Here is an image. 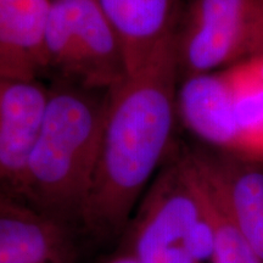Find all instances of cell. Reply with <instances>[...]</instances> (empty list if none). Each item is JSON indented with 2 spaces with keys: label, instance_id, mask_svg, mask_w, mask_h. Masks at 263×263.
<instances>
[{
  "label": "cell",
  "instance_id": "277c9868",
  "mask_svg": "<svg viewBox=\"0 0 263 263\" xmlns=\"http://www.w3.org/2000/svg\"><path fill=\"white\" fill-rule=\"evenodd\" d=\"M44 55L45 70L87 89L111 91L128 76L122 44L97 0H52Z\"/></svg>",
  "mask_w": 263,
  "mask_h": 263
},
{
  "label": "cell",
  "instance_id": "6da1fadb",
  "mask_svg": "<svg viewBox=\"0 0 263 263\" xmlns=\"http://www.w3.org/2000/svg\"><path fill=\"white\" fill-rule=\"evenodd\" d=\"M178 84L173 35L111 90L93 184L78 219L93 238L122 236L171 154Z\"/></svg>",
  "mask_w": 263,
  "mask_h": 263
},
{
  "label": "cell",
  "instance_id": "52a82bcc",
  "mask_svg": "<svg viewBox=\"0 0 263 263\" xmlns=\"http://www.w3.org/2000/svg\"><path fill=\"white\" fill-rule=\"evenodd\" d=\"M67 224L0 193V263H73Z\"/></svg>",
  "mask_w": 263,
  "mask_h": 263
},
{
  "label": "cell",
  "instance_id": "3957f363",
  "mask_svg": "<svg viewBox=\"0 0 263 263\" xmlns=\"http://www.w3.org/2000/svg\"><path fill=\"white\" fill-rule=\"evenodd\" d=\"M210 224L192 153L174 154L161 167L123 232V254L139 263H201L190 242Z\"/></svg>",
  "mask_w": 263,
  "mask_h": 263
},
{
  "label": "cell",
  "instance_id": "7c38bea8",
  "mask_svg": "<svg viewBox=\"0 0 263 263\" xmlns=\"http://www.w3.org/2000/svg\"><path fill=\"white\" fill-rule=\"evenodd\" d=\"M259 62H261V70H262V76H263V58H259Z\"/></svg>",
  "mask_w": 263,
  "mask_h": 263
},
{
  "label": "cell",
  "instance_id": "9c48e42d",
  "mask_svg": "<svg viewBox=\"0 0 263 263\" xmlns=\"http://www.w3.org/2000/svg\"><path fill=\"white\" fill-rule=\"evenodd\" d=\"M122 44L128 74L143 67L178 27L179 0H97Z\"/></svg>",
  "mask_w": 263,
  "mask_h": 263
},
{
  "label": "cell",
  "instance_id": "30bf717a",
  "mask_svg": "<svg viewBox=\"0 0 263 263\" xmlns=\"http://www.w3.org/2000/svg\"><path fill=\"white\" fill-rule=\"evenodd\" d=\"M52 0H0V74L45 71L44 35Z\"/></svg>",
  "mask_w": 263,
  "mask_h": 263
},
{
  "label": "cell",
  "instance_id": "8992f818",
  "mask_svg": "<svg viewBox=\"0 0 263 263\" xmlns=\"http://www.w3.org/2000/svg\"><path fill=\"white\" fill-rule=\"evenodd\" d=\"M48 100L37 78L0 74V193H17Z\"/></svg>",
  "mask_w": 263,
  "mask_h": 263
},
{
  "label": "cell",
  "instance_id": "5b68a950",
  "mask_svg": "<svg viewBox=\"0 0 263 263\" xmlns=\"http://www.w3.org/2000/svg\"><path fill=\"white\" fill-rule=\"evenodd\" d=\"M174 41L179 81L263 58V0H193Z\"/></svg>",
  "mask_w": 263,
  "mask_h": 263
},
{
  "label": "cell",
  "instance_id": "ba28073f",
  "mask_svg": "<svg viewBox=\"0 0 263 263\" xmlns=\"http://www.w3.org/2000/svg\"><path fill=\"white\" fill-rule=\"evenodd\" d=\"M229 215L263 263V168L222 151L193 150Z\"/></svg>",
  "mask_w": 263,
  "mask_h": 263
},
{
  "label": "cell",
  "instance_id": "7a4b0ae2",
  "mask_svg": "<svg viewBox=\"0 0 263 263\" xmlns=\"http://www.w3.org/2000/svg\"><path fill=\"white\" fill-rule=\"evenodd\" d=\"M110 93L62 81L49 88L16 197L66 224L80 219L97 170Z\"/></svg>",
  "mask_w": 263,
  "mask_h": 263
},
{
  "label": "cell",
  "instance_id": "8fae6325",
  "mask_svg": "<svg viewBox=\"0 0 263 263\" xmlns=\"http://www.w3.org/2000/svg\"><path fill=\"white\" fill-rule=\"evenodd\" d=\"M205 195L207 211L213 230L211 263H261L255 251L229 215L221 195L209 178L195 154L190 150Z\"/></svg>",
  "mask_w": 263,
  "mask_h": 263
}]
</instances>
